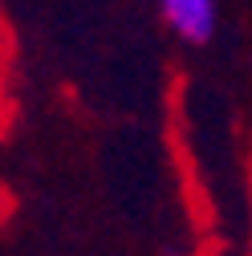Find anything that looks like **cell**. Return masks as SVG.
Segmentation results:
<instances>
[{
  "label": "cell",
  "instance_id": "6da1fadb",
  "mask_svg": "<svg viewBox=\"0 0 252 256\" xmlns=\"http://www.w3.org/2000/svg\"><path fill=\"white\" fill-rule=\"evenodd\" d=\"M163 20L171 24V33L187 45H208L216 37V0H159Z\"/></svg>",
  "mask_w": 252,
  "mask_h": 256
}]
</instances>
